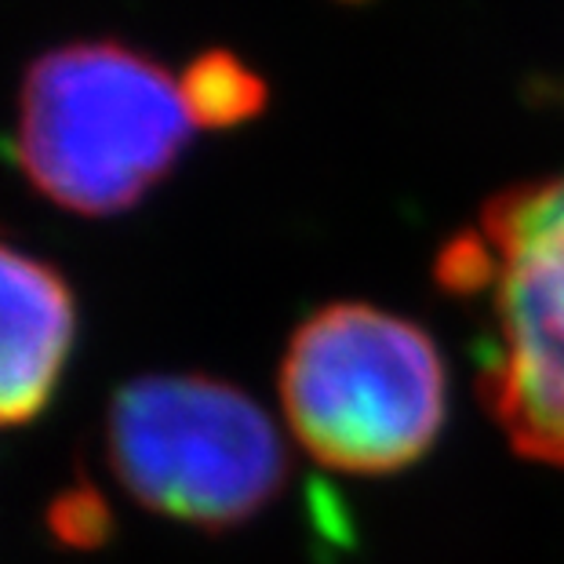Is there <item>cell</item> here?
Instances as JSON below:
<instances>
[{"label":"cell","mask_w":564,"mask_h":564,"mask_svg":"<svg viewBox=\"0 0 564 564\" xmlns=\"http://www.w3.org/2000/svg\"><path fill=\"white\" fill-rule=\"evenodd\" d=\"M52 532L69 546H99L110 535V513L106 502L91 488H74L55 499L52 507Z\"/></svg>","instance_id":"cell-7"},{"label":"cell","mask_w":564,"mask_h":564,"mask_svg":"<svg viewBox=\"0 0 564 564\" xmlns=\"http://www.w3.org/2000/svg\"><path fill=\"white\" fill-rule=\"evenodd\" d=\"M106 448L117 481L161 518L226 532L288 485V448L245 390L212 376H139L113 393Z\"/></svg>","instance_id":"cell-4"},{"label":"cell","mask_w":564,"mask_h":564,"mask_svg":"<svg viewBox=\"0 0 564 564\" xmlns=\"http://www.w3.org/2000/svg\"><path fill=\"white\" fill-rule=\"evenodd\" d=\"M281 401L299 444L350 477H390L434 448L448 368L434 335L368 303H332L288 339Z\"/></svg>","instance_id":"cell-3"},{"label":"cell","mask_w":564,"mask_h":564,"mask_svg":"<svg viewBox=\"0 0 564 564\" xmlns=\"http://www.w3.org/2000/svg\"><path fill=\"white\" fill-rule=\"evenodd\" d=\"M183 99L204 128H230L256 117L267 102V88L230 52H208L189 63L183 77Z\"/></svg>","instance_id":"cell-6"},{"label":"cell","mask_w":564,"mask_h":564,"mask_svg":"<svg viewBox=\"0 0 564 564\" xmlns=\"http://www.w3.org/2000/svg\"><path fill=\"white\" fill-rule=\"evenodd\" d=\"M441 284L488 299L477 393L524 459L564 466V172L485 204L441 251Z\"/></svg>","instance_id":"cell-2"},{"label":"cell","mask_w":564,"mask_h":564,"mask_svg":"<svg viewBox=\"0 0 564 564\" xmlns=\"http://www.w3.org/2000/svg\"><path fill=\"white\" fill-rule=\"evenodd\" d=\"M74 339L77 303L63 273L0 245V430L44 412L74 354Z\"/></svg>","instance_id":"cell-5"},{"label":"cell","mask_w":564,"mask_h":564,"mask_svg":"<svg viewBox=\"0 0 564 564\" xmlns=\"http://www.w3.org/2000/svg\"><path fill=\"white\" fill-rule=\"evenodd\" d=\"M194 124L183 84L161 63L117 41H77L26 69L15 150L58 208L117 215L172 172Z\"/></svg>","instance_id":"cell-1"}]
</instances>
